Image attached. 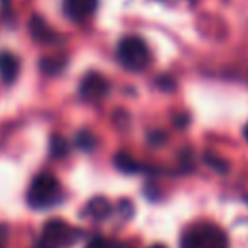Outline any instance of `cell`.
Returning <instances> with one entry per match:
<instances>
[{"label":"cell","instance_id":"obj_16","mask_svg":"<svg viewBox=\"0 0 248 248\" xmlns=\"http://www.w3.org/2000/svg\"><path fill=\"white\" fill-rule=\"evenodd\" d=\"M244 138H246V140H248V124H246V126H244Z\"/></svg>","mask_w":248,"mask_h":248},{"label":"cell","instance_id":"obj_10","mask_svg":"<svg viewBox=\"0 0 248 248\" xmlns=\"http://www.w3.org/2000/svg\"><path fill=\"white\" fill-rule=\"evenodd\" d=\"M114 165H116L120 170H124V172H138V170L141 169V165H138V161L132 159V157L126 155V153H118V155L114 157Z\"/></svg>","mask_w":248,"mask_h":248},{"label":"cell","instance_id":"obj_3","mask_svg":"<svg viewBox=\"0 0 248 248\" xmlns=\"http://www.w3.org/2000/svg\"><path fill=\"white\" fill-rule=\"evenodd\" d=\"M81 238V231L68 225L64 219H50L45 223L37 248H66L70 244H76Z\"/></svg>","mask_w":248,"mask_h":248},{"label":"cell","instance_id":"obj_2","mask_svg":"<svg viewBox=\"0 0 248 248\" xmlns=\"http://www.w3.org/2000/svg\"><path fill=\"white\" fill-rule=\"evenodd\" d=\"M27 202L35 209H46L62 202V186L50 172H41L33 178L27 190Z\"/></svg>","mask_w":248,"mask_h":248},{"label":"cell","instance_id":"obj_4","mask_svg":"<svg viewBox=\"0 0 248 248\" xmlns=\"http://www.w3.org/2000/svg\"><path fill=\"white\" fill-rule=\"evenodd\" d=\"M116 58L124 68L132 72H140L151 62L149 48L140 37H124L116 46Z\"/></svg>","mask_w":248,"mask_h":248},{"label":"cell","instance_id":"obj_18","mask_svg":"<svg viewBox=\"0 0 248 248\" xmlns=\"http://www.w3.org/2000/svg\"><path fill=\"white\" fill-rule=\"evenodd\" d=\"M149 248H165L163 244H153V246H149Z\"/></svg>","mask_w":248,"mask_h":248},{"label":"cell","instance_id":"obj_6","mask_svg":"<svg viewBox=\"0 0 248 248\" xmlns=\"http://www.w3.org/2000/svg\"><path fill=\"white\" fill-rule=\"evenodd\" d=\"M97 4H99V0H62L64 14L76 23L89 19L95 14Z\"/></svg>","mask_w":248,"mask_h":248},{"label":"cell","instance_id":"obj_15","mask_svg":"<svg viewBox=\"0 0 248 248\" xmlns=\"http://www.w3.org/2000/svg\"><path fill=\"white\" fill-rule=\"evenodd\" d=\"M87 248H110V244H108V240L103 238V236H93V238L89 240Z\"/></svg>","mask_w":248,"mask_h":248},{"label":"cell","instance_id":"obj_5","mask_svg":"<svg viewBox=\"0 0 248 248\" xmlns=\"http://www.w3.org/2000/svg\"><path fill=\"white\" fill-rule=\"evenodd\" d=\"M108 91V81L105 76L97 74V72H89L83 76L81 85H79V93L83 99L87 101H97L101 97H105Z\"/></svg>","mask_w":248,"mask_h":248},{"label":"cell","instance_id":"obj_12","mask_svg":"<svg viewBox=\"0 0 248 248\" xmlns=\"http://www.w3.org/2000/svg\"><path fill=\"white\" fill-rule=\"evenodd\" d=\"M76 143H78V147L79 149H87V151H91L93 147H95V138H93V134L91 132H81L78 138H76Z\"/></svg>","mask_w":248,"mask_h":248},{"label":"cell","instance_id":"obj_17","mask_svg":"<svg viewBox=\"0 0 248 248\" xmlns=\"http://www.w3.org/2000/svg\"><path fill=\"white\" fill-rule=\"evenodd\" d=\"M161 2H167V4H174V2H180V0H161Z\"/></svg>","mask_w":248,"mask_h":248},{"label":"cell","instance_id":"obj_13","mask_svg":"<svg viewBox=\"0 0 248 248\" xmlns=\"http://www.w3.org/2000/svg\"><path fill=\"white\" fill-rule=\"evenodd\" d=\"M64 66V60H41V68L46 72V74H58Z\"/></svg>","mask_w":248,"mask_h":248},{"label":"cell","instance_id":"obj_9","mask_svg":"<svg viewBox=\"0 0 248 248\" xmlns=\"http://www.w3.org/2000/svg\"><path fill=\"white\" fill-rule=\"evenodd\" d=\"M83 209H85L83 215H91V217L99 219V217H105V215L110 211V205H108V202H107L105 198H95V200H91V202L87 203V207H83Z\"/></svg>","mask_w":248,"mask_h":248},{"label":"cell","instance_id":"obj_7","mask_svg":"<svg viewBox=\"0 0 248 248\" xmlns=\"http://www.w3.org/2000/svg\"><path fill=\"white\" fill-rule=\"evenodd\" d=\"M19 74V60L12 52H0V78L4 83H12Z\"/></svg>","mask_w":248,"mask_h":248},{"label":"cell","instance_id":"obj_14","mask_svg":"<svg viewBox=\"0 0 248 248\" xmlns=\"http://www.w3.org/2000/svg\"><path fill=\"white\" fill-rule=\"evenodd\" d=\"M205 161H207V165H211L213 169H217V170H227V165H225V161L223 159H219V157H215L213 153H207L205 155Z\"/></svg>","mask_w":248,"mask_h":248},{"label":"cell","instance_id":"obj_1","mask_svg":"<svg viewBox=\"0 0 248 248\" xmlns=\"http://www.w3.org/2000/svg\"><path fill=\"white\" fill-rule=\"evenodd\" d=\"M180 248H229V240L221 227L215 223L200 221L182 232Z\"/></svg>","mask_w":248,"mask_h":248},{"label":"cell","instance_id":"obj_19","mask_svg":"<svg viewBox=\"0 0 248 248\" xmlns=\"http://www.w3.org/2000/svg\"><path fill=\"white\" fill-rule=\"evenodd\" d=\"M0 248H4V242H2V240H0Z\"/></svg>","mask_w":248,"mask_h":248},{"label":"cell","instance_id":"obj_11","mask_svg":"<svg viewBox=\"0 0 248 248\" xmlns=\"http://www.w3.org/2000/svg\"><path fill=\"white\" fill-rule=\"evenodd\" d=\"M50 153L54 157H64L68 153V141L62 136H54L50 140Z\"/></svg>","mask_w":248,"mask_h":248},{"label":"cell","instance_id":"obj_8","mask_svg":"<svg viewBox=\"0 0 248 248\" xmlns=\"http://www.w3.org/2000/svg\"><path fill=\"white\" fill-rule=\"evenodd\" d=\"M31 33L37 41H43V43L54 39V31L48 29V25L43 21V17H37V16L31 17Z\"/></svg>","mask_w":248,"mask_h":248}]
</instances>
